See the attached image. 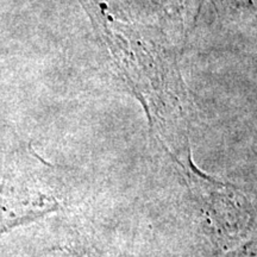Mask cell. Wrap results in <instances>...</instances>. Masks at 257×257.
<instances>
[{
	"instance_id": "6da1fadb",
	"label": "cell",
	"mask_w": 257,
	"mask_h": 257,
	"mask_svg": "<svg viewBox=\"0 0 257 257\" xmlns=\"http://www.w3.org/2000/svg\"><path fill=\"white\" fill-rule=\"evenodd\" d=\"M234 257H257V243H250L244 246L242 251H238Z\"/></svg>"
}]
</instances>
